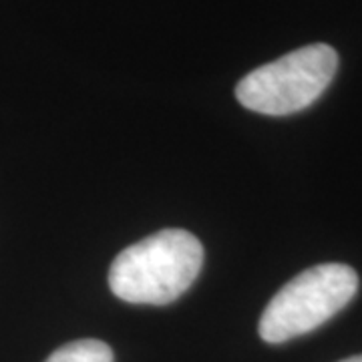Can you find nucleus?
Listing matches in <instances>:
<instances>
[{"instance_id": "nucleus-1", "label": "nucleus", "mask_w": 362, "mask_h": 362, "mask_svg": "<svg viewBox=\"0 0 362 362\" xmlns=\"http://www.w3.org/2000/svg\"><path fill=\"white\" fill-rule=\"evenodd\" d=\"M204 247L185 230H161L125 247L111 264L109 288L131 304H171L194 284Z\"/></svg>"}, {"instance_id": "nucleus-2", "label": "nucleus", "mask_w": 362, "mask_h": 362, "mask_svg": "<svg viewBox=\"0 0 362 362\" xmlns=\"http://www.w3.org/2000/svg\"><path fill=\"white\" fill-rule=\"evenodd\" d=\"M358 290V274L346 264H320L294 276L259 318V337L282 344L308 334L342 310Z\"/></svg>"}, {"instance_id": "nucleus-3", "label": "nucleus", "mask_w": 362, "mask_h": 362, "mask_svg": "<svg viewBox=\"0 0 362 362\" xmlns=\"http://www.w3.org/2000/svg\"><path fill=\"white\" fill-rule=\"evenodd\" d=\"M338 54L328 45H308L254 69L235 87L250 111L282 117L310 107L337 75Z\"/></svg>"}, {"instance_id": "nucleus-4", "label": "nucleus", "mask_w": 362, "mask_h": 362, "mask_svg": "<svg viewBox=\"0 0 362 362\" xmlns=\"http://www.w3.org/2000/svg\"><path fill=\"white\" fill-rule=\"evenodd\" d=\"M45 362H113V350L101 340H75L57 349Z\"/></svg>"}, {"instance_id": "nucleus-5", "label": "nucleus", "mask_w": 362, "mask_h": 362, "mask_svg": "<svg viewBox=\"0 0 362 362\" xmlns=\"http://www.w3.org/2000/svg\"><path fill=\"white\" fill-rule=\"evenodd\" d=\"M340 362H362V354H358V356H350V358H344V361Z\"/></svg>"}]
</instances>
